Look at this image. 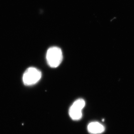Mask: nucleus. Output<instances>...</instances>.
Returning <instances> with one entry per match:
<instances>
[{"instance_id": "1", "label": "nucleus", "mask_w": 134, "mask_h": 134, "mask_svg": "<svg viewBox=\"0 0 134 134\" xmlns=\"http://www.w3.org/2000/svg\"><path fill=\"white\" fill-rule=\"evenodd\" d=\"M63 56L61 49L58 47H53L47 50L46 59L49 66L56 68L60 64Z\"/></svg>"}, {"instance_id": "2", "label": "nucleus", "mask_w": 134, "mask_h": 134, "mask_svg": "<svg viewBox=\"0 0 134 134\" xmlns=\"http://www.w3.org/2000/svg\"><path fill=\"white\" fill-rule=\"evenodd\" d=\"M42 76L41 71L34 67H30L24 72L23 81L26 86H32L37 83Z\"/></svg>"}, {"instance_id": "3", "label": "nucleus", "mask_w": 134, "mask_h": 134, "mask_svg": "<svg viewBox=\"0 0 134 134\" xmlns=\"http://www.w3.org/2000/svg\"><path fill=\"white\" fill-rule=\"evenodd\" d=\"M86 105L85 100L78 99L74 102L69 109V115L72 120L77 121L82 118V110Z\"/></svg>"}, {"instance_id": "4", "label": "nucleus", "mask_w": 134, "mask_h": 134, "mask_svg": "<svg viewBox=\"0 0 134 134\" xmlns=\"http://www.w3.org/2000/svg\"><path fill=\"white\" fill-rule=\"evenodd\" d=\"M88 132L91 134H99L105 131L104 125L97 121L90 123L87 127Z\"/></svg>"}]
</instances>
